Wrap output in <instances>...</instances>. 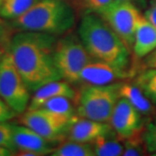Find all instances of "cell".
I'll return each instance as SVG.
<instances>
[{
  "instance_id": "cell-9",
  "label": "cell",
  "mask_w": 156,
  "mask_h": 156,
  "mask_svg": "<svg viewBox=\"0 0 156 156\" xmlns=\"http://www.w3.org/2000/svg\"><path fill=\"white\" fill-rule=\"evenodd\" d=\"M12 140L17 154L14 155L42 156L50 154L58 142L46 139L31 128L11 124Z\"/></svg>"
},
{
  "instance_id": "cell-6",
  "label": "cell",
  "mask_w": 156,
  "mask_h": 156,
  "mask_svg": "<svg viewBox=\"0 0 156 156\" xmlns=\"http://www.w3.org/2000/svg\"><path fill=\"white\" fill-rule=\"evenodd\" d=\"M0 98L17 115L27 110L30 91L6 50L0 60Z\"/></svg>"
},
{
  "instance_id": "cell-14",
  "label": "cell",
  "mask_w": 156,
  "mask_h": 156,
  "mask_svg": "<svg viewBox=\"0 0 156 156\" xmlns=\"http://www.w3.org/2000/svg\"><path fill=\"white\" fill-rule=\"evenodd\" d=\"M156 49V29L144 17L140 18L134 36L132 51L136 59L145 58Z\"/></svg>"
},
{
  "instance_id": "cell-3",
  "label": "cell",
  "mask_w": 156,
  "mask_h": 156,
  "mask_svg": "<svg viewBox=\"0 0 156 156\" xmlns=\"http://www.w3.org/2000/svg\"><path fill=\"white\" fill-rule=\"evenodd\" d=\"M76 15L65 0H39L22 16L13 19L11 28L18 31H37L59 36L68 33Z\"/></svg>"
},
{
  "instance_id": "cell-25",
  "label": "cell",
  "mask_w": 156,
  "mask_h": 156,
  "mask_svg": "<svg viewBox=\"0 0 156 156\" xmlns=\"http://www.w3.org/2000/svg\"><path fill=\"white\" fill-rule=\"evenodd\" d=\"M17 116V115L0 98V122H5L12 118Z\"/></svg>"
},
{
  "instance_id": "cell-15",
  "label": "cell",
  "mask_w": 156,
  "mask_h": 156,
  "mask_svg": "<svg viewBox=\"0 0 156 156\" xmlns=\"http://www.w3.org/2000/svg\"><path fill=\"white\" fill-rule=\"evenodd\" d=\"M119 93L120 97L126 99L143 116L154 117L156 115V108L153 102L134 83L122 82Z\"/></svg>"
},
{
  "instance_id": "cell-11",
  "label": "cell",
  "mask_w": 156,
  "mask_h": 156,
  "mask_svg": "<svg viewBox=\"0 0 156 156\" xmlns=\"http://www.w3.org/2000/svg\"><path fill=\"white\" fill-rule=\"evenodd\" d=\"M134 76L135 74L130 70L93 59L83 69L80 75V83L102 86L122 82Z\"/></svg>"
},
{
  "instance_id": "cell-27",
  "label": "cell",
  "mask_w": 156,
  "mask_h": 156,
  "mask_svg": "<svg viewBox=\"0 0 156 156\" xmlns=\"http://www.w3.org/2000/svg\"><path fill=\"white\" fill-rule=\"evenodd\" d=\"M146 69H156V49L153 50L149 55L145 57V60L143 62Z\"/></svg>"
},
{
  "instance_id": "cell-2",
  "label": "cell",
  "mask_w": 156,
  "mask_h": 156,
  "mask_svg": "<svg viewBox=\"0 0 156 156\" xmlns=\"http://www.w3.org/2000/svg\"><path fill=\"white\" fill-rule=\"evenodd\" d=\"M78 36L95 60L104 62L137 75L131 52L107 23L95 13H87L78 27Z\"/></svg>"
},
{
  "instance_id": "cell-5",
  "label": "cell",
  "mask_w": 156,
  "mask_h": 156,
  "mask_svg": "<svg viewBox=\"0 0 156 156\" xmlns=\"http://www.w3.org/2000/svg\"><path fill=\"white\" fill-rule=\"evenodd\" d=\"M53 57L60 76L69 83H80L83 69L93 60L78 34L73 33L56 39Z\"/></svg>"
},
{
  "instance_id": "cell-23",
  "label": "cell",
  "mask_w": 156,
  "mask_h": 156,
  "mask_svg": "<svg viewBox=\"0 0 156 156\" xmlns=\"http://www.w3.org/2000/svg\"><path fill=\"white\" fill-rule=\"evenodd\" d=\"M0 146L5 147L16 152V148L12 140V131L11 124L5 122H0Z\"/></svg>"
},
{
  "instance_id": "cell-19",
  "label": "cell",
  "mask_w": 156,
  "mask_h": 156,
  "mask_svg": "<svg viewBox=\"0 0 156 156\" xmlns=\"http://www.w3.org/2000/svg\"><path fill=\"white\" fill-rule=\"evenodd\" d=\"M39 0H4L0 16L7 19H16L30 10Z\"/></svg>"
},
{
  "instance_id": "cell-8",
  "label": "cell",
  "mask_w": 156,
  "mask_h": 156,
  "mask_svg": "<svg viewBox=\"0 0 156 156\" xmlns=\"http://www.w3.org/2000/svg\"><path fill=\"white\" fill-rule=\"evenodd\" d=\"M19 115V124L31 128L46 139L56 142L66 138L69 128L76 117L70 119L44 108L27 109Z\"/></svg>"
},
{
  "instance_id": "cell-31",
  "label": "cell",
  "mask_w": 156,
  "mask_h": 156,
  "mask_svg": "<svg viewBox=\"0 0 156 156\" xmlns=\"http://www.w3.org/2000/svg\"><path fill=\"white\" fill-rule=\"evenodd\" d=\"M3 2H4V0H0V9H1V7H2V5H3Z\"/></svg>"
},
{
  "instance_id": "cell-7",
  "label": "cell",
  "mask_w": 156,
  "mask_h": 156,
  "mask_svg": "<svg viewBox=\"0 0 156 156\" xmlns=\"http://www.w3.org/2000/svg\"><path fill=\"white\" fill-rule=\"evenodd\" d=\"M97 15L107 23L131 52L136 29L143 16L139 8L130 3L114 1Z\"/></svg>"
},
{
  "instance_id": "cell-10",
  "label": "cell",
  "mask_w": 156,
  "mask_h": 156,
  "mask_svg": "<svg viewBox=\"0 0 156 156\" xmlns=\"http://www.w3.org/2000/svg\"><path fill=\"white\" fill-rule=\"evenodd\" d=\"M108 123L122 140L132 137L145 128L143 115L122 97L117 101Z\"/></svg>"
},
{
  "instance_id": "cell-30",
  "label": "cell",
  "mask_w": 156,
  "mask_h": 156,
  "mask_svg": "<svg viewBox=\"0 0 156 156\" xmlns=\"http://www.w3.org/2000/svg\"><path fill=\"white\" fill-rule=\"evenodd\" d=\"M6 50L5 49V48H3L2 46H0V60H1V58L3 57V56H4V54L5 53Z\"/></svg>"
},
{
  "instance_id": "cell-12",
  "label": "cell",
  "mask_w": 156,
  "mask_h": 156,
  "mask_svg": "<svg viewBox=\"0 0 156 156\" xmlns=\"http://www.w3.org/2000/svg\"><path fill=\"white\" fill-rule=\"evenodd\" d=\"M113 128L108 122H101L90 119L76 117L70 124L66 137L68 140L91 143L101 135L108 134Z\"/></svg>"
},
{
  "instance_id": "cell-24",
  "label": "cell",
  "mask_w": 156,
  "mask_h": 156,
  "mask_svg": "<svg viewBox=\"0 0 156 156\" xmlns=\"http://www.w3.org/2000/svg\"><path fill=\"white\" fill-rule=\"evenodd\" d=\"M11 27H9L2 18H0V46L4 48V45L8 48L12 36H11Z\"/></svg>"
},
{
  "instance_id": "cell-21",
  "label": "cell",
  "mask_w": 156,
  "mask_h": 156,
  "mask_svg": "<svg viewBox=\"0 0 156 156\" xmlns=\"http://www.w3.org/2000/svg\"><path fill=\"white\" fill-rule=\"evenodd\" d=\"M143 139L147 151L152 154H156V119L145 126Z\"/></svg>"
},
{
  "instance_id": "cell-13",
  "label": "cell",
  "mask_w": 156,
  "mask_h": 156,
  "mask_svg": "<svg viewBox=\"0 0 156 156\" xmlns=\"http://www.w3.org/2000/svg\"><path fill=\"white\" fill-rule=\"evenodd\" d=\"M76 94V91H75L70 83L67 82H62L61 80L51 82L34 91L27 109L40 108L46 101L57 96H65L74 101Z\"/></svg>"
},
{
  "instance_id": "cell-4",
  "label": "cell",
  "mask_w": 156,
  "mask_h": 156,
  "mask_svg": "<svg viewBox=\"0 0 156 156\" xmlns=\"http://www.w3.org/2000/svg\"><path fill=\"white\" fill-rule=\"evenodd\" d=\"M121 83L108 85L83 84L76 94V109L79 117L108 122L120 99Z\"/></svg>"
},
{
  "instance_id": "cell-26",
  "label": "cell",
  "mask_w": 156,
  "mask_h": 156,
  "mask_svg": "<svg viewBox=\"0 0 156 156\" xmlns=\"http://www.w3.org/2000/svg\"><path fill=\"white\" fill-rule=\"evenodd\" d=\"M144 17L156 29V0H151L149 5L147 7Z\"/></svg>"
},
{
  "instance_id": "cell-18",
  "label": "cell",
  "mask_w": 156,
  "mask_h": 156,
  "mask_svg": "<svg viewBox=\"0 0 156 156\" xmlns=\"http://www.w3.org/2000/svg\"><path fill=\"white\" fill-rule=\"evenodd\" d=\"M134 83L138 86L143 94L156 105V69H146L136 75Z\"/></svg>"
},
{
  "instance_id": "cell-29",
  "label": "cell",
  "mask_w": 156,
  "mask_h": 156,
  "mask_svg": "<svg viewBox=\"0 0 156 156\" xmlns=\"http://www.w3.org/2000/svg\"><path fill=\"white\" fill-rule=\"evenodd\" d=\"M14 155V151L8 147L0 146V156H11Z\"/></svg>"
},
{
  "instance_id": "cell-1",
  "label": "cell",
  "mask_w": 156,
  "mask_h": 156,
  "mask_svg": "<svg viewBox=\"0 0 156 156\" xmlns=\"http://www.w3.org/2000/svg\"><path fill=\"white\" fill-rule=\"evenodd\" d=\"M56 41V36L37 31H17L11 37L7 50L30 92L62 80L53 57Z\"/></svg>"
},
{
  "instance_id": "cell-28",
  "label": "cell",
  "mask_w": 156,
  "mask_h": 156,
  "mask_svg": "<svg viewBox=\"0 0 156 156\" xmlns=\"http://www.w3.org/2000/svg\"><path fill=\"white\" fill-rule=\"evenodd\" d=\"M115 1H120V2H127L133 4L138 8H144L147 6V0H115Z\"/></svg>"
},
{
  "instance_id": "cell-20",
  "label": "cell",
  "mask_w": 156,
  "mask_h": 156,
  "mask_svg": "<svg viewBox=\"0 0 156 156\" xmlns=\"http://www.w3.org/2000/svg\"><path fill=\"white\" fill-rule=\"evenodd\" d=\"M72 101L65 96H57L46 101L40 108H44L57 115L73 119L77 116V115L76 107L72 103Z\"/></svg>"
},
{
  "instance_id": "cell-16",
  "label": "cell",
  "mask_w": 156,
  "mask_h": 156,
  "mask_svg": "<svg viewBox=\"0 0 156 156\" xmlns=\"http://www.w3.org/2000/svg\"><path fill=\"white\" fill-rule=\"evenodd\" d=\"M90 144L95 155L97 156H120L122 155L124 150L123 140L118 137L114 130L98 137Z\"/></svg>"
},
{
  "instance_id": "cell-17",
  "label": "cell",
  "mask_w": 156,
  "mask_h": 156,
  "mask_svg": "<svg viewBox=\"0 0 156 156\" xmlns=\"http://www.w3.org/2000/svg\"><path fill=\"white\" fill-rule=\"evenodd\" d=\"M51 156H94L95 153L90 143H83L68 140L58 143L53 148Z\"/></svg>"
},
{
  "instance_id": "cell-22",
  "label": "cell",
  "mask_w": 156,
  "mask_h": 156,
  "mask_svg": "<svg viewBox=\"0 0 156 156\" xmlns=\"http://www.w3.org/2000/svg\"><path fill=\"white\" fill-rule=\"evenodd\" d=\"M115 0H83V7L87 13L99 14L111 5Z\"/></svg>"
}]
</instances>
